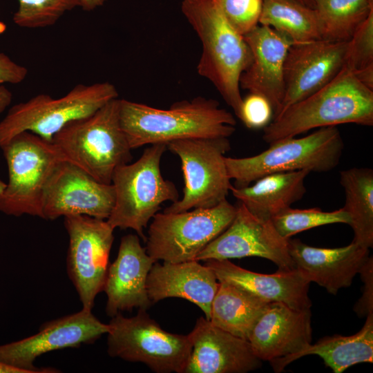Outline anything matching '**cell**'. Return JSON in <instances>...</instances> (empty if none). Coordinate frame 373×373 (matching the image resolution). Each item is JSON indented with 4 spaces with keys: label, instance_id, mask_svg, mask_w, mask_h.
Returning <instances> with one entry per match:
<instances>
[{
    "label": "cell",
    "instance_id": "1",
    "mask_svg": "<svg viewBox=\"0 0 373 373\" xmlns=\"http://www.w3.org/2000/svg\"><path fill=\"white\" fill-rule=\"evenodd\" d=\"M119 119L131 149L184 139L229 137L236 124L217 100L203 97L175 102L167 109L120 99Z\"/></svg>",
    "mask_w": 373,
    "mask_h": 373
},
{
    "label": "cell",
    "instance_id": "2",
    "mask_svg": "<svg viewBox=\"0 0 373 373\" xmlns=\"http://www.w3.org/2000/svg\"><path fill=\"white\" fill-rule=\"evenodd\" d=\"M181 10L202 44L198 74L213 84L238 117L240 78L252 58L244 36L227 22L218 0H182Z\"/></svg>",
    "mask_w": 373,
    "mask_h": 373
},
{
    "label": "cell",
    "instance_id": "3",
    "mask_svg": "<svg viewBox=\"0 0 373 373\" xmlns=\"http://www.w3.org/2000/svg\"><path fill=\"white\" fill-rule=\"evenodd\" d=\"M343 124L373 125V90L345 67L328 84L289 106L265 127L269 144L309 130Z\"/></svg>",
    "mask_w": 373,
    "mask_h": 373
},
{
    "label": "cell",
    "instance_id": "4",
    "mask_svg": "<svg viewBox=\"0 0 373 373\" xmlns=\"http://www.w3.org/2000/svg\"><path fill=\"white\" fill-rule=\"evenodd\" d=\"M119 106L118 97L109 101L94 113L69 122L51 141L64 160L107 184L115 169L133 158L121 127Z\"/></svg>",
    "mask_w": 373,
    "mask_h": 373
},
{
    "label": "cell",
    "instance_id": "5",
    "mask_svg": "<svg viewBox=\"0 0 373 373\" xmlns=\"http://www.w3.org/2000/svg\"><path fill=\"white\" fill-rule=\"evenodd\" d=\"M166 149L165 144H151L136 162L115 169L111 180L115 204L106 220L114 229H132L146 242L144 229L161 204L179 200L175 185L161 173V158Z\"/></svg>",
    "mask_w": 373,
    "mask_h": 373
},
{
    "label": "cell",
    "instance_id": "6",
    "mask_svg": "<svg viewBox=\"0 0 373 373\" xmlns=\"http://www.w3.org/2000/svg\"><path fill=\"white\" fill-rule=\"evenodd\" d=\"M343 148L337 127H323L305 137L278 140L254 156L225 157V164L229 178L234 180L235 187L240 188L274 173L329 171L338 166Z\"/></svg>",
    "mask_w": 373,
    "mask_h": 373
},
{
    "label": "cell",
    "instance_id": "7",
    "mask_svg": "<svg viewBox=\"0 0 373 373\" xmlns=\"http://www.w3.org/2000/svg\"><path fill=\"white\" fill-rule=\"evenodd\" d=\"M8 169L7 184L0 181V212L43 218L47 182L57 164L64 160L52 142L22 132L0 147Z\"/></svg>",
    "mask_w": 373,
    "mask_h": 373
},
{
    "label": "cell",
    "instance_id": "8",
    "mask_svg": "<svg viewBox=\"0 0 373 373\" xmlns=\"http://www.w3.org/2000/svg\"><path fill=\"white\" fill-rule=\"evenodd\" d=\"M117 97V88L108 82L77 84L59 98L47 94L34 96L13 106L0 122V147L24 131L51 142L69 122L94 113Z\"/></svg>",
    "mask_w": 373,
    "mask_h": 373
},
{
    "label": "cell",
    "instance_id": "9",
    "mask_svg": "<svg viewBox=\"0 0 373 373\" xmlns=\"http://www.w3.org/2000/svg\"><path fill=\"white\" fill-rule=\"evenodd\" d=\"M108 325L111 356L143 363L157 373H184L192 350L189 334L164 330L143 309L131 318L118 313Z\"/></svg>",
    "mask_w": 373,
    "mask_h": 373
},
{
    "label": "cell",
    "instance_id": "10",
    "mask_svg": "<svg viewBox=\"0 0 373 373\" xmlns=\"http://www.w3.org/2000/svg\"><path fill=\"white\" fill-rule=\"evenodd\" d=\"M236 211V207L225 200L209 209L157 213L149 227L146 252L155 261L194 260L229 227Z\"/></svg>",
    "mask_w": 373,
    "mask_h": 373
},
{
    "label": "cell",
    "instance_id": "11",
    "mask_svg": "<svg viewBox=\"0 0 373 373\" xmlns=\"http://www.w3.org/2000/svg\"><path fill=\"white\" fill-rule=\"evenodd\" d=\"M166 146L180 160L184 187L183 198L163 212L209 209L227 200L232 186L224 156L231 149L228 137L179 140Z\"/></svg>",
    "mask_w": 373,
    "mask_h": 373
},
{
    "label": "cell",
    "instance_id": "12",
    "mask_svg": "<svg viewBox=\"0 0 373 373\" xmlns=\"http://www.w3.org/2000/svg\"><path fill=\"white\" fill-rule=\"evenodd\" d=\"M64 225L69 237L68 274L82 309L91 310L96 296L103 291L114 229L106 220L84 215L65 216Z\"/></svg>",
    "mask_w": 373,
    "mask_h": 373
},
{
    "label": "cell",
    "instance_id": "13",
    "mask_svg": "<svg viewBox=\"0 0 373 373\" xmlns=\"http://www.w3.org/2000/svg\"><path fill=\"white\" fill-rule=\"evenodd\" d=\"M108 331V324L102 323L91 310L82 309L46 322L35 335L0 345V361L23 373L57 372L53 369L37 368L34 361L51 351L93 343Z\"/></svg>",
    "mask_w": 373,
    "mask_h": 373
},
{
    "label": "cell",
    "instance_id": "14",
    "mask_svg": "<svg viewBox=\"0 0 373 373\" xmlns=\"http://www.w3.org/2000/svg\"><path fill=\"white\" fill-rule=\"evenodd\" d=\"M112 184L98 182L86 172L66 160L60 161L45 188L43 219L84 215L107 220L115 204Z\"/></svg>",
    "mask_w": 373,
    "mask_h": 373
},
{
    "label": "cell",
    "instance_id": "15",
    "mask_svg": "<svg viewBox=\"0 0 373 373\" xmlns=\"http://www.w3.org/2000/svg\"><path fill=\"white\" fill-rule=\"evenodd\" d=\"M249 256L267 259L278 269L295 267L289 253L288 240L280 236L271 220L257 218L240 202L229 227L204 247L195 260Z\"/></svg>",
    "mask_w": 373,
    "mask_h": 373
},
{
    "label": "cell",
    "instance_id": "16",
    "mask_svg": "<svg viewBox=\"0 0 373 373\" xmlns=\"http://www.w3.org/2000/svg\"><path fill=\"white\" fill-rule=\"evenodd\" d=\"M347 42L321 39L291 44L284 63L285 95L276 117L338 74L345 65Z\"/></svg>",
    "mask_w": 373,
    "mask_h": 373
},
{
    "label": "cell",
    "instance_id": "17",
    "mask_svg": "<svg viewBox=\"0 0 373 373\" xmlns=\"http://www.w3.org/2000/svg\"><path fill=\"white\" fill-rule=\"evenodd\" d=\"M251 52V61L240 78V88L264 97L278 114L284 95V63L292 44L285 34L258 24L244 35Z\"/></svg>",
    "mask_w": 373,
    "mask_h": 373
},
{
    "label": "cell",
    "instance_id": "18",
    "mask_svg": "<svg viewBox=\"0 0 373 373\" xmlns=\"http://www.w3.org/2000/svg\"><path fill=\"white\" fill-rule=\"evenodd\" d=\"M155 262L142 247L138 236L128 234L122 238L117 256L108 266L103 288L107 296L108 316L113 317L135 307L146 310L151 306L146 280Z\"/></svg>",
    "mask_w": 373,
    "mask_h": 373
},
{
    "label": "cell",
    "instance_id": "19",
    "mask_svg": "<svg viewBox=\"0 0 373 373\" xmlns=\"http://www.w3.org/2000/svg\"><path fill=\"white\" fill-rule=\"evenodd\" d=\"M192 350L184 373H245L261 366L247 340L199 318L189 334Z\"/></svg>",
    "mask_w": 373,
    "mask_h": 373
},
{
    "label": "cell",
    "instance_id": "20",
    "mask_svg": "<svg viewBox=\"0 0 373 373\" xmlns=\"http://www.w3.org/2000/svg\"><path fill=\"white\" fill-rule=\"evenodd\" d=\"M256 356L272 361L298 353L312 342L310 309L269 303L248 337Z\"/></svg>",
    "mask_w": 373,
    "mask_h": 373
},
{
    "label": "cell",
    "instance_id": "21",
    "mask_svg": "<svg viewBox=\"0 0 373 373\" xmlns=\"http://www.w3.org/2000/svg\"><path fill=\"white\" fill-rule=\"evenodd\" d=\"M288 250L295 268L332 294L350 287L370 257L369 249L353 242L342 247L320 248L289 238Z\"/></svg>",
    "mask_w": 373,
    "mask_h": 373
},
{
    "label": "cell",
    "instance_id": "22",
    "mask_svg": "<svg viewBox=\"0 0 373 373\" xmlns=\"http://www.w3.org/2000/svg\"><path fill=\"white\" fill-rule=\"evenodd\" d=\"M204 265L211 269L219 282L232 284L267 303H282L298 310L311 308L310 283L295 267L264 274L238 267L229 260H208Z\"/></svg>",
    "mask_w": 373,
    "mask_h": 373
},
{
    "label": "cell",
    "instance_id": "23",
    "mask_svg": "<svg viewBox=\"0 0 373 373\" xmlns=\"http://www.w3.org/2000/svg\"><path fill=\"white\" fill-rule=\"evenodd\" d=\"M219 281L210 267L198 260L155 262L147 277L152 304L167 298H180L198 306L210 320L211 303Z\"/></svg>",
    "mask_w": 373,
    "mask_h": 373
},
{
    "label": "cell",
    "instance_id": "24",
    "mask_svg": "<svg viewBox=\"0 0 373 373\" xmlns=\"http://www.w3.org/2000/svg\"><path fill=\"white\" fill-rule=\"evenodd\" d=\"M309 173L307 169L274 173L258 179L251 186H232L230 191L253 215L271 220L303 197L305 180Z\"/></svg>",
    "mask_w": 373,
    "mask_h": 373
},
{
    "label": "cell",
    "instance_id": "25",
    "mask_svg": "<svg viewBox=\"0 0 373 373\" xmlns=\"http://www.w3.org/2000/svg\"><path fill=\"white\" fill-rule=\"evenodd\" d=\"M318 355L334 373H341L360 363L373 361V313L366 316L363 327L350 336L334 335L309 344L298 353L270 363L276 372L283 371L294 361L307 355Z\"/></svg>",
    "mask_w": 373,
    "mask_h": 373
},
{
    "label": "cell",
    "instance_id": "26",
    "mask_svg": "<svg viewBox=\"0 0 373 373\" xmlns=\"http://www.w3.org/2000/svg\"><path fill=\"white\" fill-rule=\"evenodd\" d=\"M269 303L227 282H219L209 321L241 338L248 337Z\"/></svg>",
    "mask_w": 373,
    "mask_h": 373
},
{
    "label": "cell",
    "instance_id": "27",
    "mask_svg": "<svg viewBox=\"0 0 373 373\" xmlns=\"http://www.w3.org/2000/svg\"><path fill=\"white\" fill-rule=\"evenodd\" d=\"M340 182L345 190L343 207L350 217L352 242L370 249L373 247V171L352 168L341 171Z\"/></svg>",
    "mask_w": 373,
    "mask_h": 373
},
{
    "label": "cell",
    "instance_id": "28",
    "mask_svg": "<svg viewBox=\"0 0 373 373\" xmlns=\"http://www.w3.org/2000/svg\"><path fill=\"white\" fill-rule=\"evenodd\" d=\"M259 24L285 34L292 43L322 39L316 10L296 0H263Z\"/></svg>",
    "mask_w": 373,
    "mask_h": 373
},
{
    "label": "cell",
    "instance_id": "29",
    "mask_svg": "<svg viewBox=\"0 0 373 373\" xmlns=\"http://www.w3.org/2000/svg\"><path fill=\"white\" fill-rule=\"evenodd\" d=\"M321 38L348 41L373 12V0H314Z\"/></svg>",
    "mask_w": 373,
    "mask_h": 373
},
{
    "label": "cell",
    "instance_id": "30",
    "mask_svg": "<svg viewBox=\"0 0 373 373\" xmlns=\"http://www.w3.org/2000/svg\"><path fill=\"white\" fill-rule=\"evenodd\" d=\"M271 221L280 236L288 240L298 233L319 226L334 223L350 224V217L343 208L325 212L319 208L289 207L273 216Z\"/></svg>",
    "mask_w": 373,
    "mask_h": 373
},
{
    "label": "cell",
    "instance_id": "31",
    "mask_svg": "<svg viewBox=\"0 0 373 373\" xmlns=\"http://www.w3.org/2000/svg\"><path fill=\"white\" fill-rule=\"evenodd\" d=\"M14 23L26 28L53 26L66 12L80 7L79 0H17Z\"/></svg>",
    "mask_w": 373,
    "mask_h": 373
},
{
    "label": "cell",
    "instance_id": "32",
    "mask_svg": "<svg viewBox=\"0 0 373 373\" xmlns=\"http://www.w3.org/2000/svg\"><path fill=\"white\" fill-rule=\"evenodd\" d=\"M373 64V12L347 42L344 67L352 73Z\"/></svg>",
    "mask_w": 373,
    "mask_h": 373
},
{
    "label": "cell",
    "instance_id": "33",
    "mask_svg": "<svg viewBox=\"0 0 373 373\" xmlns=\"http://www.w3.org/2000/svg\"><path fill=\"white\" fill-rule=\"evenodd\" d=\"M227 22L245 35L259 24L263 0H218Z\"/></svg>",
    "mask_w": 373,
    "mask_h": 373
},
{
    "label": "cell",
    "instance_id": "34",
    "mask_svg": "<svg viewBox=\"0 0 373 373\" xmlns=\"http://www.w3.org/2000/svg\"><path fill=\"white\" fill-rule=\"evenodd\" d=\"M274 115L271 104L264 97L249 93L242 98L238 118L249 128L265 127Z\"/></svg>",
    "mask_w": 373,
    "mask_h": 373
},
{
    "label": "cell",
    "instance_id": "35",
    "mask_svg": "<svg viewBox=\"0 0 373 373\" xmlns=\"http://www.w3.org/2000/svg\"><path fill=\"white\" fill-rule=\"evenodd\" d=\"M359 274L364 283L361 298L354 307V311L359 316H365L373 313V260L370 256Z\"/></svg>",
    "mask_w": 373,
    "mask_h": 373
},
{
    "label": "cell",
    "instance_id": "36",
    "mask_svg": "<svg viewBox=\"0 0 373 373\" xmlns=\"http://www.w3.org/2000/svg\"><path fill=\"white\" fill-rule=\"evenodd\" d=\"M28 75V70L13 61L6 54L0 52V85L4 83L19 84Z\"/></svg>",
    "mask_w": 373,
    "mask_h": 373
},
{
    "label": "cell",
    "instance_id": "37",
    "mask_svg": "<svg viewBox=\"0 0 373 373\" xmlns=\"http://www.w3.org/2000/svg\"><path fill=\"white\" fill-rule=\"evenodd\" d=\"M353 74L362 84L373 90V64L357 70Z\"/></svg>",
    "mask_w": 373,
    "mask_h": 373
},
{
    "label": "cell",
    "instance_id": "38",
    "mask_svg": "<svg viewBox=\"0 0 373 373\" xmlns=\"http://www.w3.org/2000/svg\"><path fill=\"white\" fill-rule=\"evenodd\" d=\"M11 101V92L2 84L0 85V114L10 105Z\"/></svg>",
    "mask_w": 373,
    "mask_h": 373
},
{
    "label": "cell",
    "instance_id": "39",
    "mask_svg": "<svg viewBox=\"0 0 373 373\" xmlns=\"http://www.w3.org/2000/svg\"><path fill=\"white\" fill-rule=\"evenodd\" d=\"M80 8L86 11H91L102 6L107 0H79Z\"/></svg>",
    "mask_w": 373,
    "mask_h": 373
},
{
    "label": "cell",
    "instance_id": "40",
    "mask_svg": "<svg viewBox=\"0 0 373 373\" xmlns=\"http://www.w3.org/2000/svg\"><path fill=\"white\" fill-rule=\"evenodd\" d=\"M0 373H23L19 369L8 365L0 361Z\"/></svg>",
    "mask_w": 373,
    "mask_h": 373
},
{
    "label": "cell",
    "instance_id": "41",
    "mask_svg": "<svg viewBox=\"0 0 373 373\" xmlns=\"http://www.w3.org/2000/svg\"><path fill=\"white\" fill-rule=\"evenodd\" d=\"M298 2L312 8H314V0H296Z\"/></svg>",
    "mask_w": 373,
    "mask_h": 373
}]
</instances>
